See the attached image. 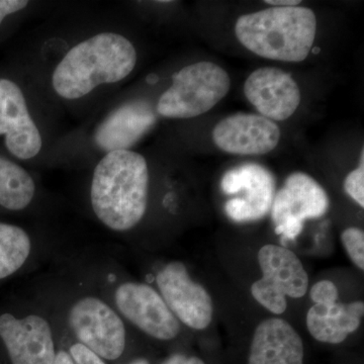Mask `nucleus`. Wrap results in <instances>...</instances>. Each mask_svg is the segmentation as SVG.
I'll return each mask as SVG.
<instances>
[{
	"label": "nucleus",
	"mask_w": 364,
	"mask_h": 364,
	"mask_svg": "<svg viewBox=\"0 0 364 364\" xmlns=\"http://www.w3.org/2000/svg\"><path fill=\"white\" fill-rule=\"evenodd\" d=\"M93 212L112 231L133 229L146 214L149 198V169L142 155L112 151L95 167L90 188Z\"/></svg>",
	"instance_id": "f257e3e1"
},
{
	"label": "nucleus",
	"mask_w": 364,
	"mask_h": 364,
	"mask_svg": "<svg viewBox=\"0 0 364 364\" xmlns=\"http://www.w3.org/2000/svg\"><path fill=\"white\" fill-rule=\"evenodd\" d=\"M136 64L130 40L116 33H97L67 52L53 73V88L59 97L78 100L100 85L123 80Z\"/></svg>",
	"instance_id": "f03ea898"
},
{
	"label": "nucleus",
	"mask_w": 364,
	"mask_h": 364,
	"mask_svg": "<svg viewBox=\"0 0 364 364\" xmlns=\"http://www.w3.org/2000/svg\"><path fill=\"white\" fill-rule=\"evenodd\" d=\"M317 33V16L305 6L277 7L241 16L237 39L262 58L299 63L308 58Z\"/></svg>",
	"instance_id": "7ed1b4c3"
},
{
	"label": "nucleus",
	"mask_w": 364,
	"mask_h": 364,
	"mask_svg": "<svg viewBox=\"0 0 364 364\" xmlns=\"http://www.w3.org/2000/svg\"><path fill=\"white\" fill-rule=\"evenodd\" d=\"M231 88L229 74L214 62L183 67L172 76V85L158 100L156 112L168 119H193L210 112Z\"/></svg>",
	"instance_id": "20e7f679"
},
{
	"label": "nucleus",
	"mask_w": 364,
	"mask_h": 364,
	"mask_svg": "<svg viewBox=\"0 0 364 364\" xmlns=\"http://www.w3.org/2000/svg\"><path fill=\"white\" fill-rule=\"evenodd\" d=\"M257 260L262 277L253 282L251 294L268 312L282 315L287 309V296L301 299L308 293V272L289 248L267 244L258 251Z\"/></svg>",
	"instance_id": "39448f33"
},
{
	"label": "nucleus",
	"mask_w": 364,
	"mask_h": 364,
	"mask_svg": "<svg viewBox=\"0 0 364 364\" xmlns=\"http://www.w3.org/2000/svg\"><path fill=\"white\" fill-rule=\"evenodd\" d=\"M329 196L317 181L304 172L287 177L273 198L272 218L275 234L294 241L301 234L306 220L322 218L329 210Z\"/></svg>",
	"instance_id": "423d86ee"
},
{
	"label": "nucleus",
	"mask_w": 364,
	"mask_h": 364,
	"mask_svg": "<svg viewBox=\"0 0 364 364\" xmlns=\"http://www.w3.org/2000/svg\"><path fill=\"white\" fill-rule=\"evenodd\" d=\"M69 325L79 343L107 360L121 358L126 347L123 320L102 299L85 296L69 312Z\"/></svg>",
	"instance_id": "0eeeda50"
},
{
	"label": "nucleus",
	"mask_w": 364,
	"mask_h": 364,
	"mask_svg": "<svg viewBox=\"0 0 364 364\" xmlns=\"http://www.w3.org/2000/svg\"><path fill=\"white\" fill-rule=\"evenodd\" d=\"M160 296L177 320L193 330L207 329L214 318V301L210 293L189 274L181 261H172L156 277Z\"/></svg>",
	"instance_id": "6e6552de"
},
{
	"label": "nucleus",
	"mask_w": 364,
	"mask_h": 364,
	"mask_svg": "<svg viewBox=\"0 0 364 364\" xmlns=\"http://www.w3.org/2000/svg\"><path fill=\"white\" fill-rule=\"evenodd\" d=\"M275 188L277 183L272 172L256 163L229 170L222 178L223 193L228 196L245 195L228 200L225 213L233 222L258 221L272 210Z\"/></svg>",
	"instance_id": "1a4fd4ad"
},
{
	"label": "nucleus",
	"mask_w": 364,
	"mask_h": 364,
	"mask_svg": "<svg viewBox=\"0 0 364 364\" xmlns=\"http://www.w3.org/2000/svg\"><path fill=\"white\" fill-rule=\"evenodd\" d=\"M114 301L129 322L152 338L169 341L181 333V322L149 284L124 282L117 289Z\"/></svg>",
	"instance_id": "9d476101"
},
{
	"label": "nucleus",
	"mask_w": 364,
	"mask_h": 364,
	"mask_svg": "<svg viewBox=\"0 0 364 364\" xmlns=\"http://www.w3.org/2000/svg\"><path fill=\"white\" fill-rule=\"evenodd\" d=\"M244 93L261 116L272 122L289 119L301 102L298 83L291 74L277 67L253 71L246 79Z\"/></svg>",
	"instance_id": "9b49d317"
},
{
	"label": "nucleus",
	"mask_w": 364,
	"mask_h": 364,
	"mask_svg": "<svg viewBox=\"0 0 364 364\" xmlns=\"http://www.w3.org/2000/svg\"><path fill=\"white\" fill-rule=\"evenodd\" d=\"M6 136L7 150L18 159L37 156L42 149V136L28 112L20 86L0 78V136Z\"/></svg>",
	"instance_id": "f8f14e48"
},
{
	"label": "nucleus",
	"mask_w": 364,
	"mask_h": 364,
	"mask_svg": "<svg viewBox=\"0 0 364 364\" xmlns=\"http://www.w3.org/2000/svg\"><path fill=\"white\" fill-rule=\"evenodd\" d=\"M0 338L13 364H53L56 355L51 327L41 316L16 318L4 314L0 316Z\"/></svg>",
	"instance_id": "ddd939ff"
},
{
	"label": "nucleus",
	"mask_w": 364,
	"mask_h": 364,
	"mask_svg": "<svg viewBox=\"0 0 364 364\" xmlns=\"http://www.w3.org/2000/svg\"><path fill=\"white\" fill-rule=\"evenodd\" d=\"M219 149L235 155H264L279 145L280 129L274 122L256 114H232L213 131Z\"/></svg>",
	"instance_id": "4468645a"
},
{
	"label": "nucleus",
	"mask_w": 364,
	"mask_h": 364,
	"mask_svg": "<svg viewBox=\"0 0 364 364\" xmlns=\"http://www.w3.org/2000/svg\"><path fill=\"white\" fill-rule=\"evenodd\" d=\"M156 112L150 102L133 100L112 111L95 134L97 147L105 152L129 150L155 126Z\"/></svg>",
	"instance_id": "2eb2a0df"
},
{
	"label": "nucleus",
	"mask_w": 364,
	"mask_h": 364,
	"mask_svg": "<svg viewBox=\"0 0 364 364\" xmlns=\"http://www.w3.org/2000/svg\"><path fill=\"white\" fill-rule=\"evenodd\" d=\"M304 360L303 339L284 318H268L254 330L248 364H304Z\"/></svg>",
	"instance_id": "dca6fc26"
},
{
	"label": "nucleus",
	"mask_w": 364,
	"mask_h": 364,
	"mask_svg": "<svg viewBox=\"0 0 364 364\" xmlns=\"http://www.w3.org/2000/svg\"><path fill=\"white\" fill-rule=\"evenodd\" d=\"M364 316L363 301L348 304L314 305L306 313V324L314 339L321 343L340 344L358 331Z\"/></svg>",
	"instance_id": "f3484780"
},
{
	"label": "nucleus",
	"mask_w": 364,
	"mask_h": 364,
	"mask_svg": "<svg viewBox=\"0 0 364 364\" xmlns=\"http://www.w3.org/2000/svg\"><path fill=\"white\" fill-rule=\"evenodd\" d=\"M32 176L20 165L0 157V205L11 210L28 208L35 196Z\"/></svg>",
	"instance_id": "a211bd4d"
},
{
	"label": "nucleus",
	"mask_w": 364,
	"mask_h": 364,
	"mask_svg": "<svg viewBox=\"0 0 364 364\" xmlns=\"http://www.w3.org/2000/svg\"><path fill=\"white\" fill-rule=\"evenodd\" d=\"M31 251L32 241L25 230L0 223V279L18 272Z\"/></svg>",
	"instance_id": "6ab92c4d"
},
{
	"label": "nucleus",
	"mask_w": 364,
	"mask_h": 364,
	"mask_svg": "<svg viewBox=\"0 0 364 364\" xmlns=\"http://www.w3.org/2000/svg\"><path fill=\"white\" fill-rule=\"evenodd\" d=\"M342 245L358 269L364 270V233L356 227H349L341 233Z\"/></svg>",
	"instance_id": "aec40b11"
},
{
	"label": "nucleus",
	"mask_w": 364,
	"mask_h": 364,
	"mask_svg": "<svg viewBox=\"0 0 364 364\" xmlns=\"http://www.w3.org/2000/svg\"><path fill=\"white\" fill-rule=\"evenodd\" d=\"M344 191L361 208L364 207V151L361 152L360 164L352 170L344 181Z\"/></svg>",
	"instance_id": "412c9836"
},
{
	"label": "nucleus",
	"mask_w": 364,
	"mask_h": 364,
	"mask_svg": "<svg viewBox=\"0 0 364 364\" xmlns=\"http://www.w3.org/2000/svg\"><path fill=\"white\" fill-rule=\"evenodd\" d=\"M311 301L315 305H330L337 303L339 298L338 287L331 280H320L309 289Z\"/></svg>",
	"instance_id": "4be33fe9"
},
{
	"label": "nucleus",
	"mask_w": 364,
	"mask_h": 364,
	"mask_svg": "<svg viewBox=\"0 0 364 364\" xmlns=\"http://www.w3.org/2000/svg\"><path fill=\"white\" fill-rule=\"evenodd\" d=\"M69 354L75 364H105L97 353L79 342L72 345Z\"/></svg>",
	"instance_id": "5701e85b"
},
{
	"label": "nucleus",
	"mask_w": 364,
	"mask_h": 364,
	"mask_svg": "<svg viewBox=\"0 0 364 364\" xmlns=\"http://www.w3.org/2000/svg\"><path fill=\"white\" fill-rule=\"evenodd\" d=\"M26 0H0V25L7 16L18 13L28 6Z\"/></svg>",
	"instance_id": "b1692460"
},
{
	"label": "nucleus",
	"mask_w": 364,
	"mask_h": 364,
	"mask_svg": "<svg viewBox=\"0 0 364 364\" xmlns=\"http://www.w3.org/2000/svg\"><path fill=\"white\" fill-rule=\"evenodd\" d=\"M162 364H205V361L196 356H186L184 354H173L165 359Z\"/></svg>",
	"instance_id": "393cba45"
},
{
	"label": "nucleus",
	"mask_w": 364,
	"mask_h": 364,
	"mask_svg": "<svg viewBox=\"0 0 364 364\" xmlns=\"http://www.w3.org/2000/svg\"><path fill=\"white\" fill-rule=\"evenodd\" d=\"M264 4L277 7H291L299 6L301 1H299V0H267Z\"/></svg>",
	"instance_id": "a878e982"
},
{
	"label": "nucleus",
	"mask_w": 364,
	"mask_h": 364,
	"mask_svg": "<svg viewBox=\"0 0 364 364\" xmlns=\"http://www.w3.org/2000/svg\"><path fill=\"white\" fill-rule=\"evenodd\" d=\"M53 364H75L74 363L73 359H72L69 352L61 350L57 352L55 355L54 361Z\"/></svg>",
	"instance_id": "bb28decb"
},
{
	"label": "nucleus",
	"mask_w": 364,
	"mask_h": 364,
	"mask_svg": "<svg viewBox=\"0 0 364 364\" xmlns=\"http://www.w3.org/2000/svg\"><path fill=\"white\" fill-rule=\"evenodd\" d=\"M129 364H150L149 361L145 358H138L135 359V360L132 361L131 363Z\"/></svg>",
	"instance_id": "cd10ccee"
}]
</instances>
